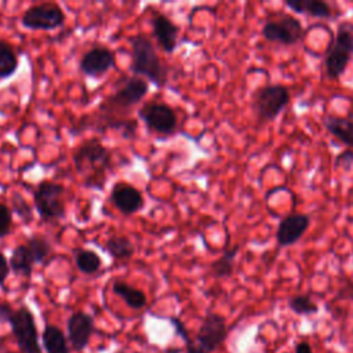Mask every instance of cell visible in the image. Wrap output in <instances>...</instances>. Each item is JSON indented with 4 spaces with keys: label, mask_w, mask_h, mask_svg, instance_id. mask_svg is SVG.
Masks as SVG:
<instances>
[{
    "label": "cell",
    "mask_w": 353,
    "mask_h": 353,
    "mask_svg": "<svg viewBox=\"0 0 353 353\" xmlns=\"http://www.w3.org/2000/svg\"><path fill=\"white\" fill-rule=\"evenodd\" d=\"M131 44V70L135 76H143L156 87H164L168 79V68L159 58L152 40L138 33L128 37Z\"/></svg>",
    "instance_id": "1"
},
{
    "label": "cell",
    "mask_w": 353,
    "mask_h": 353,
    "mask_svg": "<svg viewBox=\"0 0 353 353\" xmlns=\"http://www.w3.org/2000/svg\"><path fill=\"white\" fill-rule=\"evenodd\" d=\"M73 164L77 171L94 170V174L84 181V186L101 189L105 181V171L112 165V153L98 139H88L73 153Z\"/></svg>",
    "instance_id": "2"
},
{
    "label": "cell",
    "mask_w": 353,
    "mask_h": 353,
    "mask_svg": "<svg viewBox=\"0 0 353 353\" xmlns=\"http://www.w3.org/2000/svg\"><path fill=\"white\" fill-rule=\"evenodd\" d=\"M353 55V22L343 21L327 47L325 72L330 79L339 77Z\"/></svg>",
    "instance_id": "3"
},
{
    "label": "cell",
    "mask_w": 353,
    "mask_h": 353,
    "mask_svg": "<svg viewBox=\"0 0 353 353\" xmlns=\"http://www.w3.org/2000/svg\"><path fill=\"white\" fill-rule=\"evenodd\" d=\"M6 321L11 327V332L17 341L21 353H41L36 320L28 306L22 305L18 309L11 307L6 317Z\"/></svg>",
    "instance_id": "4"
},
{
    "label": "cell",
    "mask_w": 353,
    "mask_h": 353,
    "mask_svg": "<svg viewBox=\"0 0 353 353\" xmlns=\"http://www.w3.org/2000/svg\"><path fill=\"white\" fill-rule=\"evenodd\" d=\"M228 338L225 319L214 312L205 314L193 341V346L186 353H212Z\"/></svg>",
    "instance_id": "5"
},
{
    "label": "cell",
    "mask_w": 353,
    "mask_h": 353,
    "mask_svg": "<svg viewBox=\"0 0 353 353\" xmlns=\"http://www.w3.org/2000/svg\"><path fill=\"white\" fill-rule=\"evenodd\" d=\"M63 188L59 183L43 181L33 193L34 207L41 221H55L65 216V204L62 200Z\"/></svg>",
    "instance_id": "6"
},
{
    "label": "cell",
    "mask_w": 353,
    "mask_h": 353,
    "mask_svg": "<svg viewBox=\"0 0 353 353\" xmlns=\"http://www.w3.org/2000/svg\"><path fill=\"white\" fill-rule=\"evenodd\" d=\"M138 117L143 121L150 132L159 135L174 134L178 123L175 110L170 105L159 101H150L145 103L138 110Z\"/></svg>",
    "instance_id": "7"
},
{
    "label": "cell",
    "mask_w": 353,
    "mask_h": 353,
    "mask_svg": "<svg viewBox=\"0 0 353 353\" xmlns=\"http://www.w3.org/2000/svg\"><path fill=\"white\" fill-rule=\"evenodd\" d=\"M290 102V91L281 84L262 87L254 98V110L263 121L274 120Z\"/></svg>",
    "instance_id": "8"
},
{
    "label": "cell",
    "mask_w": 353,
    "mask_h": 353,
    "mask_svg": "<svg viewBox=\"0 0 353 353\" xmlns=\"http://www.w3.org/2000/svg\"><path fill=\"white\" fill-rule=\"evenodd\" d=\"M21 22L30 30H54L63 25L65 12L55 3H40L29 7L23 12Z\"/></svg>",
    "instance_id": "9"
},
{
    "label": "cell",
    "mask_w": 353,
    "mask_h": 353,
    "mask_svg": "<svg viewBox=\"0 0 353 353\" xmlns=\"http://www.w3.org/2000/svg\"><path fill=\"white\" fill-rule=\"evenodd\" d=\"M262 36L270 43L291 46L302 39L303 26L292 15H283L280 19L266 22L262 28Z\"/></svg>",
    "instance_id": "10"
},
{
    "label": "cell",
    "mask_w": 353,
    "mask_h": 353,
    "mask_svg": "<svg viewBox=\"0 0 353 353\" xmlns=\"http://www.w3.org/2000/svg\"><path fill=\"white\" fill-rule=\"evenodd\" d=\"M94 319L91 314L77 310L72 313L66 321L68 341L74 352H81L90 343L94 334Z\"/></svg>",
    "instance_id": "11"
},
{
    "label": "cell",
    "mask_w": 353,
    "mask_h": 353,
    "mask_svg": "<svg viewBox=\"0 0 353 353\" xmlns=\"http://www.w3.org/2000/svg\"><path fill=\"white\" fill-rule=\"evenodd\" d=\"M114 65V54L102 46L90 48L80 59V70L88 77H99Z\"/></svg>",
    "instance_id": "12"
},
{
    "label": "cell",
    "mask_w": 353,
    "mask_h": 353,
    "mask_svg": "<svg viewBox=\"0 0 353 353\" xmlns=\"http://www.w3.org/2000/svg\"><path fill=\"white\" fill-rule=\"evenodd\" d=\"M149 91L148 81L139 76H132L125 80L114 94H112L106 103L117 108H130L137 105Z\"/></svg>",
    "instance_id": "13"
},
{
    "label": "cell",
    "mask_w": 353,
    "mask_h": 353,
    "mask_svg": "<svg viewBox=\"0 0 353 353\" xmlns=\"http://www.w3.org/2000/svg\"><path fill=\"white\" fill-rule=\"evenodd\" d=\"M109 200L121 214L125 215L141 211L145 204L141 192L127 182H119L113 185Z\"/></svg>",
    "instance_id": "14"
},
{
    "label": "cell",
    "mask_w": 353,
    "mask_h": 353,
    "mask_svg": "<svg viewBox=\"0 0 353 353\" xmlns=\"http://www.w3.org/2000/svg\"><path fill=\"white\" fill-rule=\"evenodd\" d=\"M310 218L306 214H290L284 216L277 228L276 240L280 247L295 244L309 228Z\"/></svg>",
    "instance_id": "15"
},
{
    "label": "cell",
    "mask_w": 353,
    "mask_h": 353,
    "mask_svg": "<svg viewBox=\"0 0 353 353\" xmlns=\"http://www.w3.org/2000/svg\"><path fill=\"white\" fill-rule=\"evenodd\" d=\"M153 34L164 52L171 54L176 48L179 28L164 14L153 12L150 18Z\"/></svg>",
    "instance_id": "16"
},
{
    "label": "cell",
    "mask_w": 353,
    "mask_h": 353,
    "mask_svg": "<svg viewBox=\"0 0 353 353\" xmlns=\"http://www.w3.org/2000/svg\"><path fill=\"white\" fill-rule=\"evenodd\" d=\"M323 124L331 135L338 138L347 148L353 149V120L328 114L323 119Z\"/></svg>",
    "instance_id": "17"
},
{
    "label": "cell",
    "mask_w": 353,
    "mask_h": 353,
    "mask_svg": "<svg viewBox=\"0 0 353 353\" xmlns=\"http://www.w3.org/2000/svg\"><path fill=\"white\" fill-rule=\"evenodd\" d=\"M41 343L47 353H70L68 336L55 324H46L41 332Z\"/></svg>",
    "instance_id": "18"
},
{
    "label": "cell",
    "mask_w": 353,
    "mask_h": 353,
    "mask_svg": "<svg viewBox=\"0 0 353 353\" xmlns=\"http://www.w3.org/2000/svg\"><path fill=\"white\" fill-rule=\"evenodd\" d=\"M8 262H10V269L17 276H22L28 279L32 276L33 266L36 265L26 244H19L15 248H12Z\"/></svg>",
    "instance_id": "19"
},
{
    "label": "cell",
    "mask_w": 353,
    "mask_h": 353,
    "mask_svg": "<svg viewBox=\"0 0 353 353\" xmlns=\"http://www.w3.org/2000/svg\"><path fill=\"white\" fill-rule=\"evenodd\" d=\"M285 6L295 12L314 18H331L332 10L328 3L321 0H287Z\"/></svg>",
    "instance_id": "20"
},
{
    "label": "cell",
    "mask_w": 353,
    "mask_h": 353,
    "mask_svg": "<svg viewBox=\"0 0 353 353\" xmlns=\"http://www.w3.org/2000/svg\"><path fill=\"white\" fill-rule=\"evenodd\" d=\"M112 291L114 295L120 296L125 302V305L131 309H142L148 302L146 295L142 290L135 288L121 280H117L113 283Z\"/></svg>",
    "instance_id": "21"
},
{
    "label": "cell",
    "mask_w": 353,
    "mask_h": 353,
    "mask_svg": "<svg viewBox=\"0 0 353 353\" xmlns=\"http://www.w3.org/2000/svg\"><path fill=\"white\" fill-rule=\"evenodd\" d=\"M103 250L114 259H128L134 255L135 245L127 236L113 234L105 241Z\"/></svg>",
    "instance_id": "22"
},
{
    "label": "cell",
    "mask_w": 353,
    "mask_h": 353,
    "mask_svg": "<svg viewBox=\"0 0 353 353\" xmlns=\"http://www.w3.org/2000/svg\"><path fill=\"white\" fill-rule=\"evenodd\" d=\"M73 255H74V262L77 269L84 274H94L102 266L101 256L92 250L76 248L73 251Z\"/></svg>",
    "instance_id": "23"
},
{
    "label": "cell",
    "mask_w": 353,
    "mask_h": 353,
    "mask_svg": "<svg viewBox=\"0 0 353 353\" xmlns=\"http://www.w3.org/2000/svg\"><path fill=\"white\" fill-rule=\"evenodd\" d=\"M17 69L18 55L14 47L6 40H0V80L11 77Z\"/></svg>",
    "instance_id": "24"
},
{
    "label": "cell",
    "mask_w": 353,
    "mask_h": 353,
    "mask_svg": "<svg viewBox=\"0 0 353 353\" xmlns=\"http://www.w3.org/2000/svg\"><path fill=\"white\" fill-rule=\"evenodd\" d=\"M239 245H233L232 248L226 250L216 261L211 263V273L214 277L222 279L229 277L233 273V261L237 255Z\"/></svg>",
    "instance_id": "25"
},
{
    "label": "cell",
    "mask_w": 353,
    "mask_h": 353,
    "mask_svg": "<svg viewBox=\"0 0 353 353\" xmlns=\"http://www.w3.org/2000/svg\"><path fill=\"white\" fill-rule=\"evenodd\" d=\"M25 244L29 248V251H30L36 265L37 263H43L47 259V256L50 255V252H51V243L43 234H33V236H30L26 240Z\"/></svg>",
    "instance_id": "26"
},
{
    "label": "cell",
    "mask_w": 353,
    "mask_h": 353,
    "mask_svg": "<svg viewBox=\"0 0 353 353\" xmlns=\"http://www.w3.org/2000/svg\"><path fill=\"white\" fill-rule=\"evenodd\" d=\"M288 307L294 313L302 314V316L314 314L319 312V305L312 299L310 295H306V294H299V295L291 296L288 299Z\"/></svg>",
    "instance_id": "27"
},
{
    "label": "cell",
    "mask_w": 353,
    "mask_h": 353,
    "mask_svg": "<svg viewBox=\"0 0 353 353\" xmlns=\"http://www.w3.org/2000/svg\"><path fill=\"white\" fill-rule=\"evenodd\" d=\"M11 203H12L14 212L22 219L23 223H30L33 221V211L28 204V201L19 193H15L12 196Z\"/></svg>",
    "instance_id": "28"
},
{
    "label": "cell",
    "mask_w": 353,
    "mask_h": 353,
    "mask_svg": "<svg viewBox=\"0 0 353 353\" xmlns=\"http://www.w3.org/2000/svg\"><path fill=\"white\" fill-rule=\"evenodd\" d=\"M11 226H12V211L4 203H0V239L10 233Z\"/></svg>",
    "instance_id": "29"
},
{
    "label": "cell",
    "mask_w": 353,
    "mask_h": 353,
    "mask_svg": "<svg viewBox=\"0 0 353 353\" xmlns=\"http://www.w3.org/2000/svg\"><path fill=\"white\" fill-rule=\"evenodd\" d=\"M170 320V323L174 325V328H175V332L183 339V342H185V347H186V350H189L192 346H193V341L189 338V332H188V330H186V327L183 325V323L178 319V317H170L168 319Z\"/></svg>",
    "instance_id": "30"
},
{
    "label": "cell",
    "mask_w": 353,
    "mask_h": 353,
    "mask_svg": "<svg viewBox=\"0 0 353 353\" xmlns=\"http://www.w3.org/2000/svg\"><path fill=\"white\" fill-rule=\"evenodd\" d=\"M342 167L343 170H350L353 167V152L345 150L335 159V168Z\"/></svg>",
    "instance_id": "31"
},
{
    "label": "cell",
    "mask_w": 353,
    "mask_h": 353,
    "mask_svg": "<svg viewBox=\"0 0 353 353\" xmlns=\"http://www.w3.org/2000/svg\"><path fill=\"white\" fill-rule=\"evenodd\" d=\"M8 273H10V262L4 256V254L0 251V287L4 284Z\"/></svg>",
    "instance_id": "32"
},
{
    "label": "cell",
    "mask_w": 353,
    "mask_h": 353,
    "mask_svg": "<svg viewBox=\"0 0 353 353\" xmlns=\"http://www.w3.org/2000/svg\"><path fill=\"white\" fill-rule=\"evenodd\" d=\"M295 353H313V349H312V346L309 345V342L302 341V342L296 343V346H295Z\"/></svg>",
    "instance_id": "33"
},
{
    "label": "cell",
    "mask_w": 353,
    "mask_h": 353,
    "mask_svg": "<svg viewBox=\"0 0 353 353\" xmlns=\"http://www.w3.org/2000/svg\"><path fill=\"white\" fill-rule=\"evenodd\" d=\"M0 353H12V352H10V350H0Z\"/></svg>",
    "instance_id": "34"
},
{
    "label": "cell",
    "mask_w": 353,
    "mask_h": 353,
    "mask_svg": "<svg viewBox=\"0 0 353 353\" xmlns=\"http://www.w3.org/2000/svg\"><path fill=\"white\" fill-rule=\"evenodd\" d=\"M352 298H353V287H352Z\"/></svg>",
    "instance_id": "35"
}]
</instances>
